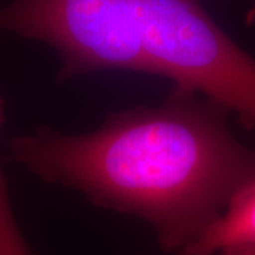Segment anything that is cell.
I'll use <instances>...</instances> for the list:
<instances>
[{
  "label": "cell",
  "mask_w": 255,
  "mask_h": 255,
  "mask_svg": "<svg viewBox=\"0 0 255 255\" xmlns=\"http://www.w3.org/2000/svg\"><path fill=\"white\" fill-rule=\"evenodd\" d=\"M227 116L174 89L158 108L117 115L96 132L40 131L9 148L47 180L144 218L167 251L183 250L255 183V149L234 136Z\"/></svg>",
  "instance_id": "1"
},
{
  "label": "cell",
  "mask_w": 255,
  "mask_h": 255,
  "mask_svg": "<svg viewBox=\"0 0 255 255\" xmlns=\"http://www.w3.org/2000/svg\"><path fill=\"white\" fill-rule=\"evenodd\" d=\"M150 75L202 94L255 129V58L221 30L199 0H131Z\"/></svg>",
  "instance_id": "2"
},
{
  "label": "cell",
  "mask_w": 255,
  "mask_h": 255,
  "mask_svg": "<svg viewBox=\"0 0 255 255\" xmlns=\"http://www.w3.org/2000/svg\"><path fill=\"white\" fill-rule=\"evenodd\" d=\"M0 30L49 44L63 79L100 70L149 73L131 0H14Z\"/></svg>",
  "instance_id": "3"
},
{
  "label": "cell",
  "mask_w": 255,
  "mask_h": 255,
  "mask_svg": "<svg viewBox=\"0 0 255 255\" xmlns=\"http://www.w3.org/2000/svg\"><path fill=\"white\" fill-rule=\"evenodd\" d=\"M181 255H255V183L239 191Z\"/></svg>",
  "instance_id": "4"
},
{
  "label": "cell",
  "mask_w": 255,
  "mask_h": 255,
  "mask_svg": "<svg viewBox=\"0 0 255 255\" xmlns=\"http://www.w3.org/2000/svg\"><path fill=\"white\" fill-rule=\"evenodd\" d=\"M0 255H31L15 223L11 206L0 202Z\"/></svg>",
  "instance_id": "5"
},
{
  "label": "cell",
  "mask_w": 255,
  "mask_h": 255,
  "mask_svg": "<svg viewBox=\"0 0 255 255\" xmlns=\"http://www.w3.org/2000/svg\"><path fill=\"white\" fill-rule=\"evenodd\" d=\"M245 20H246V24L248 25V26H254L255 25V2H254V5L252 6L250 9H248Z\"/></svg>",
  "instance_id": "6"
}]
</instances>
